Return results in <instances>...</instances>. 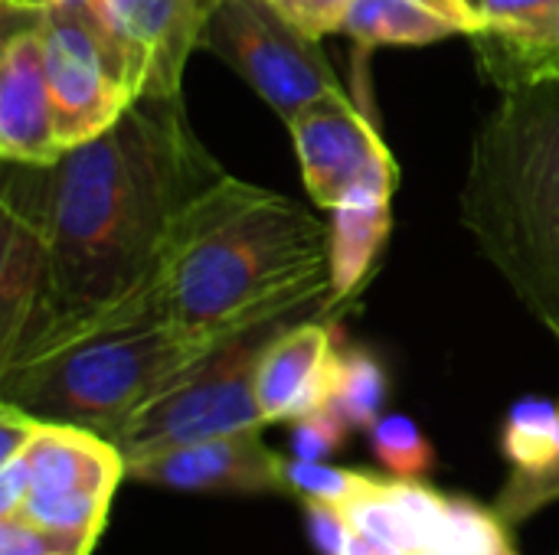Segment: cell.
<instances>
[{
    "label": "cell",
    "instance_id": "obj_1",
    "mask_svg": "<svg viewBox=\"0 0 559 555\" xmlns=\"http://www.w3.org/2000/svg\"><path fill=\"white\" fill-rule=\"evenodd\" d=\"M7 167L3 206L39 229L46 285L0 370L147 314L183 216L226 177L197 137L183 95L138 98L102 137L49 167Z\"/></svg>",
    "mask_w": 559,
    "mask_h": 555
},
{
    "label": "cell",
    "instance_id": "obj_2",
    "mask_svg": "<svg viewBox=\"0 0 559 555\" xmlns=\"http://www.w3.org/2000/svg\"><path fill=\"white\" fill-rule=\"evenodd\" d=\"M331 291V226L285 193L226 173L183 216L151 288L167 324L233 343Z\"/></svg>",
    "mask_w": 559,
    "mask_h": 555
},
{
    "label": "cell",
    "instance_id": "obj_3",
    "mask_svg": "<svg viewBox=\"0 0 559 555\" xmlns=\"http://www.w3.org/2000/svg\"><path fill=\"white\" fill-rule=\"evenodd\" d=\"M462 226L559 347V79L501 92L475 131Z\"/></svg>",
    "mask_w": 559,
    "mask_h": 555
},
{
    "label": "cell",
    "instance_id": "obj_4",
    "mask_svg": "<svg viewBox=\"0 0 559 555\" xmlns=\"http://www.w3.org/2000/svg\"><path fill=\"white\" fill-rule=\"evenodd\" d=\"M216 350L223 343L147 311L0 370V396L46 422L82 425L115 442L138 409Z\"/></svg>",
    "mask_w": 559,
    "mask_h": 555
},
{
    "label": "cell",
    "instance_id": "obj_5",
    "mask_svg": "<svg viewBox=\"0 0 559 555\" xmlns=\"http://www.w3.org/2000/svg\"><path fill=\"white\" fill-rule=\"evenodd\" d=\"M272 330L275 327L226 343L138 409L115 435L124 461L216 435L262 432L265 419L255 402V363Z\"/></svg>",
    "mask_w": 559,
    "mask_h": 555
},
{
    "label": "cell",
    "instance_id": "obj_6",
    "mask_svg": "<svg viewBox=\"0 0 559 555\" xmlns=\"http://www.w3.org/2000/svg\"><path fill=\"white\" fill-rule=\"evenodd\" d=\"M200 49L219 56L282 121L314 101L347 95L318 39L282 20L269 0H219Z\"/></svg>",
    "mask_w": 559,
    "mask_h": 555
},
{
    "label": "cell",
    "instance_id": "obj_7",
    "mask_svg": "<svg viewBox=\"0 0 559 555\" xmlns=\"http://www.w3.org/2000/svg\"><path fill=\"white\" fill-rule=\"evenodd\" d=\"M59 144L102 137L141 98L131 65L92 7L36 13Z\"/></svg>",
    "mask_w": 559,
    "mask_h": 555
},
{
    "label": "cell",
    "instance_id": "obj_8",
    "mask_svg": "<svg viewBox=\"0 0 559 555\" xmlns=\"http://www.w3.org/2000/svg\"><path fill=\"white\" fill-rule=\"evenodd\" d=\"M10 461H23L26 471V500L13 517L69 536L105 533L111 497L128 478V461L111 438L43 419L33 442Z\"/></svg>",
    "mask_w": 559,
    "mask_h": 555
},
{
    "label": "cell",
    "instance_id": "obj_9",
    "mask_svg": "<svg viewBox=\"0 0 559 555\" xmlns=\"http://www.w3.org/2000/svg\"><path fill=\"white\" fill-rule=\"evenodd\" d=\"M292 131L301 180L311 203L331 213L360 183L396 173V157L377 124L350 101V95L324 98L285 121Z\"/></svg>",
    "mask_w": 559,
    "mask_h": 555
},
{
    "label": "cell",
    "instance_id": "obj_10",
    "mask_svg": "<svg viewBox=\"0 0 559 555\" xmlns=\"http://www.w3.org/2000/svg\"><path fill=\"white\" fill-rule=\"evenodd\" d=\"M219 0H95V13L121 46L141 98L183 95V69L200 49Z\"/></svg>",
    "mask_w": 559,
    "mask_h": 555
},
{
    "label": "cell",
    "instance_id": "obj_11",
    "mask_svg": "<svg viewBox=\"0 0 559 555\" xmlns=\"http://www.w3.org/2000/svg\"><path fill=\"white\" fill-rule=\"evenodd\" d=\"M285 458L275 455L262 432H233L128 461V478L180 494H285Z\"/></svg>",
    "mask_w": 559,
    "mask_h": 555
},
{
    "label": "cell",
    "instance_id": "obj_12",
    "mask_svg": "<svg viewBox=\"0 0 559 555\" xmlns=\"http://www.w3.org/2000/svg\"><path fill=\"white\" fill-rule=\"evenodd\" d=\"M337 350V327L331 321L278 324L269 334L255 363V402L265 425L298 422L328 406Z\"/></svg>",
    "mask_w": 559,
    "mask_h": 555
},
{
    "label": "cell",
    "instance_id": "obj_13",
    "mask_svg": "<svg viewBox=\"0 0 559 555\" xmlns=\"http://www.w3.org/2000/svg\"><path fill=\"white\" fill-rule=\"evenodd\" d=\"M66 154L56 137L43 59V29H10L0 52V157L16 167H49Z\"/></svg>",
    "mask_w": 559,
    "mask_h": 555
},
{
    "label": "cell",
    "instance_id": "obj_14",
    "mask_svg": "<svg viewBox=\"0 0 559 555\" xmlns=\"http://www.w3.org/2000/svg\"><path fill=\"white\" fill-rule=\"evenodd\" d=\"M393 193L396 173H380L331 209V307L364 288L386 249L393 229Z\"/></svg>",
    "mask_w": 559,
    "mask_h": 555
},
{
    "label": "cell",
    "instance_id": "obj_15",
    "mask_svg": "<svg viewBox=\"0 0 559 555\" xmlns=\"http://www.w3.org/2000/svg\"><path fill=\"white\" fill-rule=\"evenodd\" d=\"M46 285V252L39 229L3 206V252H0V360H7L26 334Z\"/></svg>",
    "mask_w": 559,
    "mask_h": 555
},
{
    "label": "cell",
    "instance_id": "obj_16",
    "mask_svg": "<svg viewBox=\"0 0 559 555\" xmlns=\"http://www.w3.org/2000/svg\"><path fill=\"white\" fill-rule=\"evenodd\" d=\"M341 33L367 52L377 46H429L465 36L452 16L423 0H354Z\"/></svg>",
    "mask_w": 559,
    "mask_h": 555
},
{
    "label": "cell",
    "instance_id": "obj_17",
    "mask_svg": "<svg viewBox=\"0 0 559 555\" xmlns=\"http://www.w3.org/2000/svg\"><path fill=\"white\" fill-rule=\"evenodd\" d=\"M386 396H390V376L383 360L360 343L341 347L334 360V383H331L328 406L354 432H370L386 409Z\"/></svg>",
    "mask_w": 559,
    "mask_h": 555
},
{
    "label": "cell",
    "instance_id": "obj_18",
    "mask_svg": "<svg viewBox=\"0 0 559 555\" xmlns=\"http://www.w3.org/2000/svg\"><path fill=\"white\" fill-rule=\"evenodd\" d=\"M501 455L508 458V478L514 481L547 471L559 455V402L544 396L518 399L501 429Z\"/></svg>",
    "mask_w": 559,
    "mask_h": 555
},
{
    "label": "cell",
    "instance_id": "obj_19",
    "mask_svg": "<svg viewBox=\"0 0 559 555\" xmlns=\"http://www.w3.org/2000/svg\"><path fill=\"white\" fill-rule=\"evenodd\" d=\"M383 497L393 510V520H396L406 546L416 555L432 553L439 546V536L445 527L449 497L432 491L426 481H406V478L383 481Z\"/></svg>",
    "mask_w": 559,
    "mask_h": 555
},
{
    "label": "cell",
    "instance_id": "obj_20",
    "mask_svg": "<svg viewBox=\"0 0 559 555\" xmlns=\"http://www.w3.org/2000/svg\"><path fill=\"white\" fill-rule=\"evenodd\" d=\"M285 478V494L298 497L301 504H334V507H354L360 497H367L380 478L354 471V468H337L328 461H305V458H285L282 464Z\"/></svg>",
    "mask_w": 559,
    "mask_h": 555
},
{
    "label": "cell",
    "instance_id": "obj_21",
    "mask_svg": "<svg viewBox=\"0 0 559 555\" xmlns=\"http://www.w3.org/2000/svg\"><path fill=\"white\" fill-rule=\"evenodd\" d=\"M373 458L393 474L406 481H423L436 468V448L423 425L403 412H383L377 425L367 432Z\"/></svg>",
    "mask_w": 559,
    "mask_h": 555
},
{
    "label": "cell",
    "instance_id": "obj_22",
    "mask_svg": "<svg viewBox=\"0 0 559 555\" xmlns=\"http://www.w3.org/2000/svg\"><path fill=\"white\" fill-rule=\"evenodd\" d=\"M508 523L498 517V510L481 507L465 497H449L445 527L439 536V546L432 553L439 555H491L501 546H508Z\"/></svg>",
    "mask_w": 559,
    "mask_h": 555
},
{
    "label": "cell",
    "instance_id": "obj_23",
    "mask_svg": "<svg viewBox=\"0 0 559 555\" xmlns=\"http://www.w3.org/2000/svg\"><path fill=\"white\" fill-rule=\"evenodd\" d=\"M559 0H478V33L557 36Z\"/></svg>",
    "mask_w": 559,
    "mask_h": 555
},
{
    "label": "cell",
    "instance_id": "obj_24",
    "mask_svg": "<svg viewBox=\"0 0 559 555\" xmlns=\"http://www.w3.org/2000/svg\"><path fill=\"white\" fill-rule=\"evenodd\" d=\"M98 540L56 533L26 517H0V555H66L88 553Z\"/></svg>",
    "mask_w": 559,
    "mask_h": 555
},
{
    "label": "cell",
    "instance_id": "obj_25",
    "mask_svg": "<svg viewBox=\"0 0 559 555\" xmlns=\"http://www.w3.org/2000/svg\"><path fill=\"white\" fill-rule=\"evenodd\" d=\"M559 500V455L554 458V464L547 471H540L537 478H524V481H514L508 478L498 500H495V510L498 517L508 523V527H518L524 520H531L534 514H540L544 507L557 504Z\"/></svg>",
    "mask_w": 559,
    "mask_h": 555
},
{
    "label": "cell",
    "instance_id": "obj_26",
    "mask_svg": "<svg viewBox=\"0 0 559 555\" xmlns=\"http://www.w3.org/2000/svg\"><path fill=\"white\" fill-rule=\"evenodd\" d=\"M350 435L354 429L331 406H321L311 415L292 422V455L305 461H328L347 445Z\"/></svg>",
    "mask_w": 559,
    "mask_h": 555
},
{
    "label": "cell",
    "instance_id": "obj_27",
    "mask_svg": "<svg viewBox=\"0 0 559 555\" xmlns=\"http://www.w3.org/2000/svg\"><path fill=\"white\" fill-rule=\"evenodd\" d=\"M354 0H269V7L311 39L341 33Z\"/></svg>",
    "mask_w": 559,
    "mask_h": 555
},
{
    "label": "cell",
    "instance_id": "obj_28",
    "mask_svg": "<svg viewBox=\"0 0 559 555\" xmlns=\"http://www.w3.org/2000/svg\"><path fill=\"white\" fill-rule=\"evenodd\" d=\"M301 507H305V527H308V540L314 553L344 555V546L354 530L350 514L334 504H301Z\"/></svg>",
    "mask_w": 559,
    "mask_h": 555
},
{
    "label": "cell",
    "instance_id": "obj_29",
    "mask_svg": "<svg viewBox=\"0 0 559 555\" xmlns=\"http://www.w3.org/2000/svg\"><path fill=\"white\" fill-rule=\"evenodd\" d=\"M344 555H416L406 543H400L396 536H386L380 530H367V527H354L350 540L344 546Z\"/></svg>",
    "mask_w": 559,
    "mask_h": 555
},
{
    "label": "cell",
    "instance_id": "obj_30",
    "mask_svg": "<svg viewBox=\"0 0 559 555\" xmlns=\"http://www.w3.org/2000/svg\"><path fill=\"white\" fill-rule=\"evenodd\" d=\"M423 3H429L439 13L452 16L465 29V36L478 33V7H475V0H423Z\"/></svg>",
    "mask_w": 559,
    "mask_h": 555
},
{
    "label": "cell",
    "instance_id": "obj_31",
    "mask_svg": "<svg viewBox=\"0 0 559 555\" xmlns=\"http://www.w3.org/2000/svg\"><path fill=\"white\" fill-rule=\"evenodd\" d=\"M79 7H95V0H16L7 10H16V13H46V10H79Z\"/></svg>",
    "mask_w": 559,
    "mask_h": 555
},
{
    "label": "cell",
    "instance_id": "obj_32",
    "mask_svg": "<svg viewBox=\"0 0 559 555\" xmlns=\"http://www.w3.org/2000/svg\"><path fill=\"white\" fill-rule=\"evenodd\" d=\"M491 555H518V553H514V546H511V543H508V546H501V550H498V553H491Z\"/></svg>",
    "mask_w": 559,
    "mask_h": 555
},
{
    "label": "cell",
    "instance_id": "obj_33",
    "mask_svg": "<svg viewBox=\"0 0 559 555\" xmlns=\"http://www.w3.org/2000/svg\"><path fill=\"white\" fill-rule=\"evenodd\" d=\"M13 3H16V0H3V7H13Z\"/></svg>",
    "mask_w": 559,
    "mask_h": 555
},
{
    "label": "cell",
    "instance_id": "obj_34",
    "mask_svg": "<svg viewBox=\"0 0 559 555\" xmlns=\"http://www.w3.org/2000/svg\"><path fill=\"white\" fill-rule=\"evenodd\" d=\"M554 33H557V39H559V16H557V29H554Z\"/></svg>",
    "mask_w": 559,
    "mask_h": 555
},
{
    "label": "cell",
    "instance_id": "obj_35",
    "mask_svg": "<svg viewBox=\"0 0 559 555\" xmlns=\"http://www.w3.org/2000/svg\"><path fill=\"white\" fill-rule=\"evenodd\" d=\"M66 555H88V553H66Z\"/></svg>",
    "mask_w": 559,
    "mask_h": 555
},
{
    "label": "cell",
    "instance_id": "obj_36",
    "mask_svg": "<svg viewBox=\"0 0 559 555\" xmlns=\"http://www.w3.org/2000/svg\"><path fill=\"white\" fill-rule=\"evenodd\" d=\"M426 555H439V553H426Z\"/></svg>",
    "mask_w": 559,
    "mask_h": 555
},
{
    "label": "cell",
    "instance_id": "obj_37",
    "mask_svg": "<svg viewBox=\"0 0 559 555\" xmlns=\"http://www.w3.org/2000/svg\"><path fill=\"white\" fill-rule=\"evenodd\" d=\"M475 7H478V0H475Z\"/></svg>",
    "mask_w": 559,
    "mask_h": 555
}]
</instances>
